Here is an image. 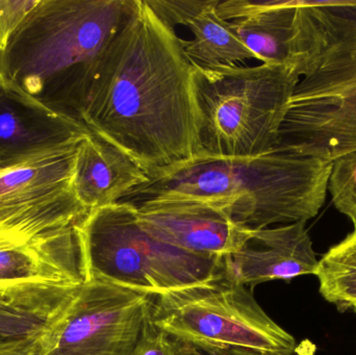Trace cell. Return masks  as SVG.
I'll list each match as a JSON object with an SVG mask.
<instances>
[{
  "instance_id": "1",
  "label": "cell",
  "mask_w": 356,
  "mask_h": 355,
  "mask_svg": "<svg viewBox=\"0 0 356 355\" xmlns=\"http://www.w3.org/2000/svg\"><path fill=\"white\" fill-rule=\"evenodd\" d=\"M81 122L149 177L202 152L192 62L147 0L102 56Z\"/></svg>"
},
{
  "instance_id": "2",
  "label": "cell",
  "mask_w": 356,
  "mask_h": 355,
  "mask_svg": "<svg viewBox=\"0 0 356 355\" xmlns=\"http://www.w3.org/2000/svg\"><path fill=\"white\" fill-rule=\"evenodd\" d=\"M332 162L284 148L257 156H213L201 152L158 171L119 202L137 206L193 201L225 212L250 231L307 223L327 195Z\"/></svg>"
},
{
  "instance_id": "3",
  "label": "cell",
  "mask_w": 356,
  "mask_h": 355,
  "mask_svg": "<svg viewBox=\"0 0 356 355\" xmlns=\"http://www.w3.org/2000/svg\"><path fill=\"white\" fill-rule=\"evenodd\" d=\"M137 2L39 0L0 52V74L46 108L83 124L102 56Z\"/></svg>"
},
{
  "instance_id": "4",
  "label": "cell",
  "mask_w": 356,
  "mask_h": 355,
  "mask_svg": "<svg viewBox=\"0 0 356 355\" xmlns=\"http://www.w3.org/2000/svg\"><path fill=\"white\" fill-rule=\"evenodd\" d=\"M305 4L315 48L277 147L332 162L356 150V0Z\"/></svg>"
},
{
  "instance_id": "5",
  "label": "cell",
  "mask_w": 356,
  "mask_h": 355,
  "mask_svg": "<svg viewBox=\"0 0 356 355\" xmlns=\"http://www.w3.org/2000/svg\"><path fill=\"white\" fill-rule=\"evenodd\" d=\"M199 139L213 156H257L275 149L300 76L278 65L202 67L192 63Z\"/></svg>"
},
{
  "instance_id": "6",
  "label": "cell",
  "mask_w": 356,
  "mask_h": 355,
  "mask_svg": "<svg viewBox=\"0 0 356 355\" xmlns=\"http://www.w3.org/2000/svg\"><path fill=\"white\" fill-rule=\"evenodd\" d=\"M88 281L162 295L224 272L223 261L195 256L146 233L135 208L117 202L88 213L76 224Z\"/></svg>"
},
{
  "instance_id": "7",
  "label": "cell",
  "mask_w": 356,
  "mask_h": 355,
  "mask_svg": "<svg viewBox=\"0 0 356 355\" xmlns=\"http://www.w3.org/2000/svg\"><path fill=\"white\" fill-rule=\"evenodd\" d=\"M245 287L224 271L204 283L154 296L150 321L173 339L197 347L294 354V337L266 314Z\"/></svg>"
},
{
  "instance_id": "8",
  "label": "cell",
  "mask_w": 356,
  "mask_h": 355,
  "mask_svg": "<svg viewBox=\"0 0 356 355\" xmlns=\"http://www.w3.org/2000/svg\"><path fill=\"white\" fill-rule=\"evenodd\" d=\"M87 281L76 224L33 239L0 236V306L47 325Z\"/></svg>"
},
{
  "instance_id": "9",
  "label": "cell",
  "mask_w": 356,
  "mask_h": 355,
  "mask_svg": "<svg viewBox=\"0 0 356 355\" xmlns=\"http://www.w3.org/2000/svg\"><path fill=\"white\" fill-rule=\"evenodd\" d=\"M152 297L114 283L86 281L39 333L35 355H134Z\"/></svg>"
},
{
  "instance_id": "10",
  "label": "cell",
  "mask_w": 356,
  "mask_h": 355,
  "mask_svg": "<svg viewBox=\"0 0 356 355\" xmlns=\"http://www.w3.org/2000/svg\"><path fill=\"white\" fill-rule=\"evenodd\" d=\"M79 144L0 168V236L31 239L87 216L73 189Z\"/></svg>"
},
{
  "instance_id": "11",
  "label": "cell",
  "mask_w": 356,
  "mask_h": 355,
  "mask_svg": "<svg viewBox=\"0 0 356 355\" xmlns=\"http://www.w3.org/2000/svg\"><path fill=\"white\" fill-rule=\"evenodd\" d=\"M217 12L255 60L305 75L315 48L305 0H226L219 2Z\"/></svg>"
},
{
  "instance_id": "12",
  "label": "cell",
  "mask_w": 356,
  "mask_h": 355,
  "mask_svg": "<svg viewBox=\"0 0 356 355\" xmlns=\"http://www.w3.org/2000/svg\"><path fill=\"white\" fill-rule=\"evenodd\" d=\"M135 210L142 229L152 237L203 258H229L253 231L236 224L220 208L201 202H156Z\"/></svg>"
},
{
  "instance_id": "13",
  "label": "cell",
  "mask_w": 356,
  "mask_h": 355,
  "mask_svg": "<svg viewBox=\"0 0 356 355\" xmlns=\"http://www.w3.org/2000/svg\"><path fill=\"white\" fill-rule=\"evenodd\" d=\"M90 131L8 83L0 74V168L79 143Z\"/></svg>"
},
{
  "instance_id": "14",
  "label": "cell",
  "mask_w": 356,
  "mask_h": 355,
  "mask_svg": "<svg viewBox=\"0 0 356 355\" xmlns=\"http://www.w3.org/2000/svg\"><path fill=\"white\" fill-rule=\"evenodd\" d=\"M305 224L253 231L238 251L223 260L226 274L243 286L316 274L319 261Z\"/></svg>"
},
{
  "instance_id": "15",
  "label": "cell",
  "mask_w": 356,
  "mask_h": 355,
  "mask_svg": "<svg viewBox=\"0 0 356 355\" xmlns=\"http://www.w3.org/2000/svg\"><path fill=\"white\" fill-rule=\"evenodd\" d=\"M148 179L133 158L99 135L89 133L79 142L73 189L88 213L117 204Z\"/></svg>"
},
{
  "instance_id": "16",
  "label": "cell",
  "mask_w": 356,
  "mask_h": 355,
  "mask_svg": "<svg viewBox=\"0 0 356 355\" xmlns=\"http://www.w3.org/2000/svg\"><path fill=\"white\" fill-rule=\"evenodd\" d=\"M220 0H193L182 25L188 27L194 39H182L191 62L202 67L234 66L255 60L250 50L236 35L228 21L217 12Z\"/></svg>"
},
{
  "instance_id": "17",
  "label": "cell",
  "mask_w": 356,
  "mask_h": 355,
  "mask_svg": "<svg viewBox=\"0 0 356 355\" xmlns=\"http://www.w3.org/2000/svg\"><path fill=\"white\" fill-rule=\"evenodd\" d=\"M315 275L320 293L339 312L356 308V226L322 256Z\"/></svg>"
},
{
  "instance_id": "18",
  "label": "cell",
  "mask_w": 356,
  "mask_h": 355,
  "mask_svg": "<svg viewBox=\"0 0 356 355\" xmlns=\"http://www.w3.org/2000/svg\"><path fill=\"white\" fill-rule=\"evenodd\" d=\"M327 190L334 208L356 226V150L332 160Z\"/></svg>"
},
{
  "instance_id": "19",
  "label": "cell",
  "mask_w": 356,
  "mask_h": 355,
  "mask_svg": "<svg viewBox=\"0 0 356 355\" xmlns=\"http://www.w3.org/2000/svg\"><path fill=\"white\" fill-rule=\"evenodd\" d=\"M134 355H186L184 342L173 339L148 319Z\"/></svg>"
},
{
  "instance_id": "20",
  "label": "cell",
  "mask_w": 356,
  "mask_h": 355,
  "mask_svg": "<svg viewBox=\"0 0 356 355\" xmlns=\"http://www.w3.org/2000/svg\"><path fill=\"white\" fill-rule=\"evenodd\" d=\"M39 0H0V52Z\"/></svg>"
},
{
  "instance_id": "21",
  "label": "cell",
  "mask_w": 356,
  "mask_h": 355,
  "mask_svg": "<svg viewBox=\"0 0 356 355\" xmlns=\"http://www.w3.org/2000/svg\"><path fill=\"white\" fill-rule=\"evenodd\" d=\"M46 325L35 319L0 306V337L24 338L38 335Z\"/></svg>"
},
{
  "instance_id": "22",
  "label": "cell",
  "mask_w": 356,
  "mask_h": 355,
  "mask_svg": "<svg viewBox=\"0 0 356 355\" xmlns=\"http://www.w3.org/2000/svg\"><path fill=\"white\" fill-rule=\"evenodd\" d=\"M39 333L31 337H0V355H35Z\"/></svg>"
},
{
  "instance_id": "23",
  "label": "cell",
  "mask_w": 356,
  "mask_h": 355,
  "mask_svg": "<svg viewBox=\"0 0 356 355\" xmlns=\"http://www.w3.org/2000/svg\"><path fill=\"white\" fill-rule=\"evenodd\" d=\"M186 345V355H261L249 350L238 349H219V348H203L184 343Z\"/></svg>"
},
{
  "instance_id": "24",
  "label": "cell",
  "mask_w": 356,
  "mask_h": 355,
  "mask_svg": "<svg viewBox=\"0 0 356 355\" xmlns=\"http://www.w3.org/2000/svg\"><path fill=\"white\" fill-rule=\"evenodd\" d=\"M298 355H312L309 352H300Z\"/></svg>"
},
{
  "instance_id": "25",
  "label": "cell",
  "mask_w": 356,
  "mask_h": 355,
  "mask_svg": "<svg viewBox=\"0 0 356 355\" xmlns=\"http://www.w3.org/2000/svg\"><path fill=\"white\" fill-rule=\"evenodd\" d=\"M353 311H355V313L356 314V308H353Z\"/></svg>"
}]
</instances>
